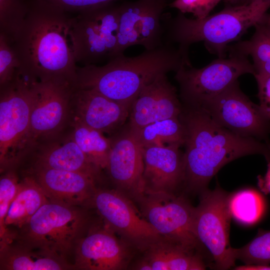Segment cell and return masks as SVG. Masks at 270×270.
I'll return each mask as SVG.
<instances>
[{
	"instance_id": "39",
	"label": "cell",
	"mask_w": 270,
	"mask_h": 270,
	"mask_svg": "<svg viewBox=\"0 0 270 270\" xmlns=\"http://www.w3.org/2000/svg\"><path fill=\"white\" fill-rule=\"evenodd\" d=\"M268 34V35L270 37V26L267 25L260 21L258 23Z\"/></svg>"
},
{
	"instance_id": "21",
	"label": "cell",
	"mask_w": 270,
	"mask_h": 270,
	"mask_svg": "<svg viewBox=\"0 0 270 270\" xmlns=\"http://www.w3.org/2000/svg\"><path fill=\"white\" fill-rule=\"evenodd\" d=\"M63 135L36 145L28 154L33 155L32 166L80 172L98 181L102 170L88 159L70 134Z\"/></svg>"
},
{
	"instance_id": "29",
	"label": "cell",
	"mask_w": 270,
	"mask_h": 270,
	"mask_svg": "<svg viewBox=\"0 0 270 270\" xmlns=\"http://www.w3.org/2000/svg\"><path fill=\"white\" fill-rule=\"evenodd\" d=\"M28 0H0V32L12 40L24 23Z\"/></svg>"
},
{
	"instance_id": "3",
	"label": "cell",
	"mask_w": 270,
	"mask_h": 270,
	"mask_svg": "<svg viewBox=\"0 0 270 270\" xmlns=\"http://www.w3.org/2000/svg\"><path fill=\"white\" fill-rule=\"evenodd\" d=\"M190 66L188 52L164 43L136 56L118 55L102 66L78 67L74 86L94 90L132 106L142 88L158 76Z\"/></svg>"
},
{
	"instance_id": "30",
	"label": "cell",
	"mask_w": 270,
	"mask_h": 270,
	"mask_svg": "<svg viewBox=\"0 0 270 270\" xmlns=\"http://www.w3.org/2000/svg\"><path fill=\"white\" fill-rule=\"evenodd\" d=\"M235 256L246 264L270 263V231L260 234L242 248H234Z\"/></svg>"
},
{
	"instance_id": "17",
	"label": "cell",
	"mask_w": 270,
	"mask_h": 270,
	"mask_svg": "<svg viewBox=\"0 0 270 270\" xmlns=\"http://www.w3.org/2000/svg\"><path fill=\"white\" fill-rule=\"evenodd\" d=\"M131 106L92 89L74 88L70 100V122H77L112 136L126 124Z\"/></svg>"
},
{
	"instance_id": "31",
	"label": "cell",
	"mask_w": 270,
	"mask_h": 270,
	"mask_svg": "<svg viewBox=\"0 0 270 270\" xmlns=\"http://www.w3.org/2000/svg\"><path fill=\"white\" fill-rule=\"evenodd\" d=\"M20 63L12 40L0 32V87L14 78Z\"/></svg>"
},
{
	"instance_id": "18",
	"label": "cell",
	"mask_w": 270,
	"mask_h": 270,
	"mask_svg": "<svg viewBox=\"0 0 270 270\" xmlns=\"http://www.w3.org/2000/svg\"><path fill=\"white\" fill-rule=\"evenodd\" d=\"M182 104L166 74L144 86L133 102L126 124L136 132L152 123L178 117Z\"/></svg>"
},
{
	"instance_id": "36",
	"label": "cell",
	"mask_w": 270,
	"mask_h": 270,
	"mask_svg": "<svg viewBox=\"0 0 270 270\" xmlns=\"http://www.w3.org/2000/svg\"><path fill=\"white\" fill-rule=\"evenodd\" d=\"M258 186L265 194H270V160L268 162L266 172L264 177L258 178Z\"/></svg>"
},
{
	"instance_id": "4",
	"label": "cell",
	"mask_w": 270,
	"mask_h": 270,
	"mask_svg": "<svg viewBox=\"0 0 270 270\" xmlns=\"http://www.w3.org/2000/svg\"><path fill=\"white\" fill-rule=\"evenodd\" d=\"M270 8V0H255L244 4H226L221 11L200 19L187 18L179 12L165 22V43L176 44L188 52L191 44L202 42L210 54L225 58L230 43L257 24Z\"/></svg>"
},
{
	"instance_id": "32",
	"label": "cell",
	"mask_w": 270,
	"mask_h": 270,
	"mask_svg": "<svg viewBox=\"0 0 270 270\" xmlns=\"http://www.w3.org/2000/svg\"><path fill=\"white\" fill-rule=\"evenodd\" d=\"M18 178L11 170L5 172L0 179V240L4 234V221L10 206L19 188Z\"/></svg>"
},
{
	"instance_id": "9",
	"label": "cell",
	"mask_w": 270,
	"mask_h": 270,
	"mask_svg": "<svg viewBox=\"0 0 270 270\" xmlns=\"http://www.w3.org/2000/svg\"><path fill=\"white\" fill-rule=\"evenodd\" d=\"M230 196L220 188L201 193L200 203L194 208L192 226L200 245L210 252L216 268L227 270L236 260L234 248L229 242L232 216Z\"/></svg>"
},
{
	"instance_id": "5",
	"label": "cell",
	"mask_w": 270,
	"mask_h": 270,
	"mask_svg": "<svg viewBox=\"0 0 270 270\" xmlns=\"http://www.w3.org/2000/svg\"><path fill=\"white\" fill-rule=\"evenodd\" d=\"M92 224L90 216L81 206L49 200L16 232L12 240L66 260Z\"/></svg>"
},
{
	"instance_id": "37",
	"label": "cell",
	"mask_w": 270,
	"mask_h": 270,
	"mask_svg": "<svg viewBox=\"0 0 270 270\" xmlns=\"http://www.w3.org/2000/svg\"><path fill=\"white\" fill-rule=\"evenodd\" d=\"M236 270H270V266L268 265L262 264H246V266L236 267Z\"/></svg>"
},
{
	"instance_id": "15",
	"label": "cell",
	"mask_w": 270,
	"mask_h": 270,
	"mask_svg": "<svg viewBox=\"0 0 270 270\" xmlns=\"http://www.w3.org/2000/svg\"><path fill=\"white\" fill-rule=\"evenodd\" d=\"M74 249V269L82 270H128L139 252L103 222L92 224Z\"/></svg>"
},
{
	"instance_id": "26",
	"label": "cell",
	"mask_w": 270,
	"mask_h": 270,
	"mask_svg": "<svg viewBox=\"0 0 270 270\" xmlns=\"http://www.w3.org/2000/svg\"><path fill=\"white\" fill-rule=\"evenodd\" d=\"M132 132L142 148L172 144L182 146L186 140L185 128L179 116L152 123Z\"/></svg>"
},
{
	"instance_id": "7",
	"label": "cell",
	"mask_w": 270,
	"mask_h": 270,
	"mask_svg": "<svg viewBox=\"0 0 270 270\" xmlns=\"http://www.w3.org/2000/svg\"><path fill=\"white\" fill-rule=\"evenodd\" d=\"M72 18L70 36L76 62L95 64L114 56L119 26L114 2L88 9Z\"/></svg>"
},
{
	"instance_id": "6",
	"label": "cell",
	"mask_w": 270,
	"mask_h": 270,
	"mask_svg": "<svg viewBox=\"0 0 270 270\" xmlns=\"http://www.w3.org/2000/svg\"><path fill=\"white\" fill-rule=\"evenodd\" d=\"M35 82L17 72L10 82L0 87L1 172L12 169L27 156Z\"/></svg>"
},
{
	"instance_id": "23",
	"label": "cell",
	"mask_w": 270,
	"mask_h": 270,
	"mask_svg": "<svg viewBox=\"0 0 270 270\" xmlns=\"http://www.w3.org/2000/svg\"><path fill=\"white\" fill-rule=\"evenodd\" d=\"M0 270H64L74 269L65 258L16 240L0 247Z\"/></svg>"
},
{
	"instance_id": "34",
	"label": "cell",
	"mask_w": 270,
	"mask_h": 270,
	"mask_svg": "<svg viewBox=\"0 0 270 270\" xmlns=\"http://www.w3.org/2000/svg\"><path fill=\"white\" fill-rule=\"evenodd\" d=\"M54 4L65 12H80L83 10L114 2L117 0H44Z\"/></svg>"
},
{
	"instance_id": "25",
	"label": "cell",
	"mask_w": 270,
	"mask_h": 270,
	"mask_svg": "<svg viewBox=\"0 0 270 270\" xmlns=\"http://www.w3.org/2000/svg\"><path fill=\"white\" fill-rule=\"evenodd\" d=\"M70 134L88 159L102 170L106 169L111 150V140L104 134L77 122H71Z\"/></svg>"
},
{
	"instance_id": "33",
	"label": "cell",
	"mask_w": 270,
	"mask_h": 270,
	"mask_svg": "<svg viewBox=\"0 0 270 270\" xmlns=\"http://www.w3.org/2000/svg\"><path fill=\"white\" fill-rule=\"evenodd\" d=\"M223 0H174L168 4L171 8L180 12L192 14L195 18H202L210 15L211 11ZM225 4H238L240 0H224Z\"/></svg>"
},
{
	"instance_id": "14",
	"label": "cell",
	"mask_w": 270,
	"mask_h": 270,
	"mask_svg": "<svg viewBox=\"0 0 270 270\" xmlns=\"http://www.w3.org/2000/svg\"><path fill=\"white\" fill-rule=\"evenodd\" d=\"M167 6V0H136L119 4L118 42L113 57L133 46L152 50L162 45V18Z\"/></svg>"
},
{
	"instance_id": "28",
	"label": "cell",
	"mask_w": 270,
	"mask_h": 270,
	"mask_svg": "<svg viewBox=\"0 0 270 270\" xmlns=\"http://www.w3.org/2000/svg\"><path fill=\"white\" fill-rule=\"evenodd\" d=\"M228 204L232 217L247 225L258 221L265 209L262 195L252 189L243 190L230 196Z\"/></svg>"
},
{
	"instance_id": "24",
	"label": "cell",
	"mask_w": 270,
	"mask_h": 270,
	"mask_svg": "<svg viewBox=\"0 0 270 270\" xmlns=\"http://www.w3.org/2000/svg\"><path fill=\"white\" fill-rule=\"evenodd\" d=\"M49 200L36 180L27 174L20 182L16 194L4 221V234L0 246L10 242L14 234Z\"/></svg>"
},
{
	"instance_id": "20",
	"label": "cell",
	"mask_w": 270,
	"mask_h": 270,
	"mask_svg": "<svg viewBox=\"0 0 270 270\" xmlns=\"http://www.w3.org/2000/svg\"><path fill=\"white\" fill-rule=\"evenodd\" d=\"M28 174L49 200L68 206L88 207L97 189L92 178L80 172L32 166Z\"/></svg>"
},
{
	"instance_id": "40",
	"label": "cell",
	"mask_w": 270,
	"mask_h": 270,
	"mask_svg": "<svg viewBox=\"0 0 270 270\" xmlns=\"http://www.w3.org/2000/svg\"><path fill=\"white\" fill-rule=\"evenodd\" d=\"M253 0H240V4H248Z\"/></svg>"
},
{
	"instance_id": "27",
	"label": "cell",
	"mask_w": 270,
	"mask_h": 270,
	"mask_svg": "<svg viewBox=\"0 0 270 270\" xmlns=\"http://www.w3.org/2000/svg\"><path fill=\"white\" fill-rule=\"evenodd\" d=\"M255 31L248 40H240L229 45V55L242 54L251 56L254 70V76H270V37L258 24Z\"/></svg>"
},
{
	"instance_id": "13",
	"label": "cell",
	"mask_w": 270,
	"mask_h": 270,
	"mask_svg": "<svg viewBox=\"0 0 270 270\" xmlns=\"http://www.w3.org/2000/svg\"><path fill=\"white\" fill-rule=\"evenodd\" d=\"M198 107L203 108L222 127L238 134L270 143V120L260 106L252 102L241 90L238 80Z\"/></svg>"
},
{
	"instance_id": "35",
	"label": "cell",
	"mask_w": 270,
	"mask_h": 270,
	"mask_svg": "<svg viewBox=\"0 0 270 270\" xmlns=\"http://www.w3.org/2000/svg\"><path fill=\"white\" fill-rule=\"evenodd\" d=\"M258 84L260 106L270 122V76H254Z\"/></svg>"
},
{
	"instance_id": "1",
	"label": "cell",
	"mask_w": 270,
	"mask_h": 270,
	"mask_svg": "<svg viewBox=\"0 0 270 270\" xmlns=\"http://www.w3.org/2000/svg\"><path fill=\"white\" fill-rule=\"evenodd\" d=\"M24 24L13 40L20 70L40 82L74 86L78 66L70 36L72 18L44 0H28Z\"/></svg>"
},
{
	"instance_id": "19",
	"label": "cell",
	"mask_w": 270,
	"mask_h": 270,
	"mask_svg": "<svg viewBox=\"0 0 270 270\" xmlns=\"http://www.w3.org/2000/svg\"><path fill=\"white\" fill-rule=\"evenodd\" d=\"M181 146L142 148L144 193L176 194L184 181V152Z\"/></svg>"
},
{
	"instance_id": "8",
	"label": "cell",
	"mask_w": 270,
	"mask_h": 270,
	"mask_svg": "<svg viewBox=\"0 0 270 270\" xmlns=\"http://www.w3.org/2000/svg\"><path fill=\"white\" fill-rule=\"evenodd\" d=\"M254 75L253 65L248 57L231 54L220 58L200 68L192 66L182 67L176 72L179 84L180 96L183 105L201 106L224 92L242 75Z\"/></svg>"
},
{
	"instance_id": "2",
	"label": "cell",
	"mask_w": 270,
	"mask_h": 270,
	"mask_svg": "<svg viewBox=\"0 0 270 270\" xmlns=\"http://www.w3.org/2000/svg\"><path fill=\"white\" fill-rule=\"evenodd\" d=\"M179 118L186 130L184 184L190 191L207 190L218 172L238 158L260 154L270 160V143L222 127L201 107L182 105Z\"/></svg>"
},
{
	"instance_id": "38",
	"label": "cell",
	"mask_w": 270,
	"mask_h": 270,
	"mask_svg": "<svg viewBox=\"0 0 270 270\" xmlns=\"http://www.w3.org/2000/svg\"><path fill=\"white\" fill-rule=\"evenodd\" d=\"M260 22L270 26V14H265Z\"/></svg>"
},
{
	"instance_id": "10",
	"label": "cell",
	"mask_w": 270,
	"mask_h": 270,
	"mask_svg": "<svg viewBox=\"0 0 270 270\" xmlns=\"http://www.w3.org/2000/svg\"><path fill=\"white\" fill-rule=\"evenodd\" d=\"M88 207L94 208L108 228L140 253L163 238L136 204L114 188H97Z\"/></svg>"
},
{
	"instance_id": "16",
	"label": "cell",
	"mask_w": 270,
	"mask_h": 270,
	"mask_svg": "<svg viewBox=\"0 0 270 270\" xmlns=\"http://www.w3.org/2000/svg\"><path fill=\"white\" fill-rule=\"evenodd\" d=\"M110 138L111 150L106 169L114 189L134 203L144 194L142 148L126 124Z\"/></svg>"
},
{
	"instance_id": "12",
	"label": "cell",
	"mask_w": 270,
	"mask_h": 270,
	"mask_svg": "<svg viewBox=\"0 0 270 270\" xmlns=\"http://www.w3.org/2000/svg\"><path fill=\"white\" fill-rule=\"evenodd\" d=\"M134 204L142 216L165 238L196 250L201 246L192 230L194 207L183 196L144 193Z\"/></svg>"
},
{
	"instance_id": "22",
	"label": "cell",
	"mask_w": 270,
	"mask_h": 270,
	"mask_svg": "<svg viewBox=\"0 0 270 270\" xmlns=\"http://www.w3.org/2000/svg\"><path fill=\"white\" fill-rule=\"evenodd\" d=\"M195 250L163 236L142 253L138 268L140 270H205V262Z\"/></svg>"
},
{
	"instance_id": "11",
	"label": "cell",
	"mask_w": 270,
	"mask_h": 270,
	"mask_svg": "<svg viewBox=\"0 0 270 270\" xmlns=\"http://www.w3.org/2000/svg\"><path fill=\"white\" fill-rule=\"evenodd\" d=\"M74 88L70 84L54 82L34 84L28 154L36 145L58 137L69 126L70 100Z\"/></svg>"
}]
</instances>
